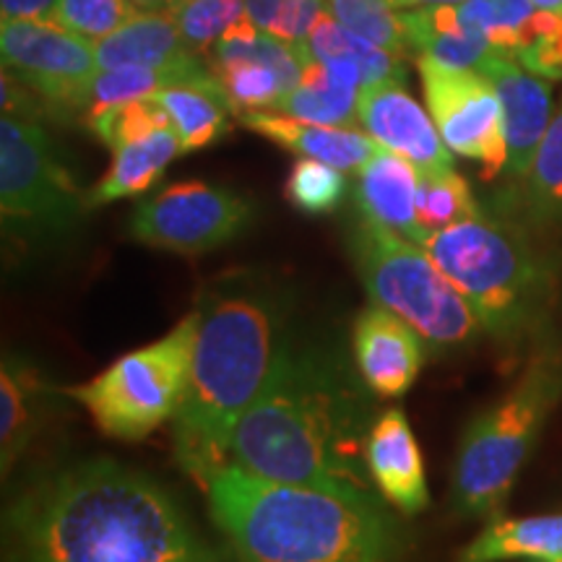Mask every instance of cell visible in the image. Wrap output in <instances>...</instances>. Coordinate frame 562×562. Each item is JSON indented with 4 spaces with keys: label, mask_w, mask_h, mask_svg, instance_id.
I'll list each match as a JSON object with an SVG mask.
<instances>
[{
    "label": "cell",
    "mask_w": 562,
    "mask_h": 562,
    "mask_svg": "<svg viewBox=\"0 0 562 562\" xmlns=\"http://www.w3.org/2000/svg\"><path fill=\"white\" fill-rule=\"evenodd\" d=\"M467 0H391V5L396 11H406V9H422V5H461Z\"/></svg>",
    "instance_id": "cell-40"
},
{
    "label": "cell",
    "mask_w": 562,
    "mask_h": 562,
    "mask_svg": "<svg viewBox=\"0 0 562 562\" xmlns=\"http://www.w3.org/2000/svg\"><path fill=\"white\" fill-rule=\"evenodd\" d=\"M368 467L381 497L393 508L414 516L430 505L419 442L402 409H385L372 422Z\"/></svg>",
    "instance_id": "cell-17"
},
{
    "label": "cell",
    "mask_w": 562,
    "mask_h": 562,
    "mask_svg": "<svg viewBox=\"0 0 562 562\" xmlns=\"http://www.w3.org/2000/svg\"><path fill=\"white\" fill-rule=\"evenodd\" d=\"M154 100L170 115L172 128L180 136L182 154L201 151L227 136L229 102L220 89L167 87L154 91Z\"/></svg>",
    "instance_id": "cell-26"
},
{
    "label": "cell",
    "mask_w": 562,
    "mask_h": 562,
    "mask_svg": "<svg viewBox=\"0 0 562 562\" xmlns=\"http://www.w3.org/2000/svg\"><path fill=\"white\" fill-rule=\"evenodd\" d=\"M140 13L131 0H58L53 24L79 34L89 42H100Z\"/></svg>",
    "instance_id": "cell-35"
},
{
    "label": "cell",
    "mask_w": 562,
    "mask_h": 562,
    "mask_svg": "<svg viewBox=\"0 0 562 562\" xmlns=\"http://www.w3.org/2000/svg\"><path fill=\"white\" fill-rule=\"evenodd\" d=\"M562 402V351L542 349L501 402L474 417L453 463V505L463 516H501L550 414Z\"/></svg>",
    "instance_id": "cell-6"
},
{
    "label": "cell",
    "mask_w": 562,
    "mask_h": 562,
    "mask_svg": "<svg viewBox=\"0 0 562 562\" xmlns=\"http://www.w3.org/2000/svg\"><path fill=\"white\" fill-rule=\"evenodd\" d=\"M531 74L542 76L547 81L562 79V16L558 13L539 11L537 24L526 40V45L513 55Z\"/></svg>",
    "instance_id": "cell-36"
},
{
    "label": "cell",
    "mask_w": 562,
    "mask_h": 562,
    "mask_svg": "<svg viewBox=\"0 0 562 562\" xmlns=\"http://www.w3.org/2000/svg\"><path fill=\"white\" fill-rule=\"evenodd\" d=\"M240 123L281 149L297 157L321 159L344 172H360L381 146L368 131H357L355 125L311 123L284 115V112H243Z\"/></svg>",
    "instance_id": "cell-18"
},
{
    "label": "cell",
    "mask_w": 562,
    "mask_h": 562,
    "mask_svg": "<svg viewBox=\"0 0 562 562\" xmlns=\"http://www.w3.org/2000/svg\"><path fill=\"white\" fill-rule=\"evenodd\" d=\"M175 3H178V0H131V5H136L138 11H167L172 9Z\"/></svg>",
    "instance_id": "cell-41"
},
{
    "label": "cell",
    "mask_w": 562,
    "mask_h": 562,
    "mask_svg": "<svg viewBox=\"0 0 562 562\" xmlns=\"http://www.w3.org/2000/svg\"><path fill=\"white\" fill-rule=\"evenodd\" d=\"M37 385L40 383L32 370L21 368L16 360L5 357L3 372H0V459H3V474L9 472L30 442Z\"/></svg>",
    "instance_id": "cell-27"
},
{
    "label": "cell",
    "mask_w": 562,
    "mask_h": 562,
    "mask_svg": "<svg viewBox=\"0 0 562 562\" xmlns=\"http://www.w3.org/2000/svg\"><path fill=\"white\" fill-rule=\"evenodd\" d=\"M404 42L417 58H432L453 68L480 70L492 55L501 53L492 42L467 24L459 5H422L398 11Z\"/></svg>",
    "instance_id": "cell-21"
},
{
    "label": "cell",
    "mask_w": 562,
    "mask_h": 562,
    "mask_svg": "<svg viewBox=\"0 0 562 562\" xmlns=\"http://www.w3.org/2000/svg\"><path fill=\"white\" fill-rule=\"evenodd\" d=\"M302 50V76L300 83L281 100L277 112L300 117V121L323 125H357V102H360L362 76L349 63L318 60L307 53L305 42Z\"/></svg>",
    "instance_id": "cell-20"
},
{
    "label": "cell",
    "mask_w": 562,
    "mask_h": 562,
    "mask_svg": "<svg viewBox=\"0 0 562 562\" xmlns=\"http://www.w3.org/2000/svg\"><path fill=\"white\" fill-rule=\"evenodd\" d=\"M180 154L182 144L172 125L121 146L112 151L108 172L87 193V209H100L151 191L170 167V161L178 159Z\"/></svg>",
    "instance_id": "cell-23"
},
{
    "label": "cell",
    "mask_w": 562,
    "mask_h": 562,
    "mask_svg": "<svg viewBox=\"0 0 562 562\" xmlns=\"http://www.w3.org/2000/svg\"><path fill=\"white\" fill-rule=\"evenodd\" d=\"M286 341L269 294L220 292L199 307L191 383L172 427L178 463L199 484L229 463L237 425L263 393Z\"/></svg>",
    "instance_id": "cell-4"
},
{
    "label": "cell",
    "mask_w": 562,
    "mask_h": 562,
    "mask_svg": "<svg viewBox=\"0 0 562 562\" xmlns=\"http://www.w3.org/2000/svg\"><path fill=\"white\" fill-rule=\"evenodd\" d=\"M326 11L339 21L344 30L375 42L378 47L406 58L409 47L404 42L402 16L391 0H326Z\"/></svg>",
    "instance_id": "cell-33"
},
{
    "label": "cell",
    "mask_w": 562,
    "mask_h": 562,
    "mask_svg": "<svg viewBox=\"0 0 562 562\" xmlns=\"http://www.w3.org/2000/svg\"><path fill=\"white\" fill-rule=\"evenodd\" d=\"M357 117L378 144L402 154L419 172L456 170L453 151L442 140L432 115H427L404 83H378L362 89Z\"/></svg>",
    "instance_id": "cell-14"
},
{
    "label": "cell",
    "mask_w": 562,
    "mask_h": 562,
    "mask_svg": "<svg viewBox=\"0 0 562 562\" xmlns=\"http://www.w3.org/2000/svg\"><path fill=\"white\" fill-rule=\"evenodd\" d=\"M526 209L533 222L562 220V100L526 175Z\"/></svg>",
    "instance_id": "cell-29"
},
{
    "label": "cell",
    "mask_w": 562,
    "mask_h": 562,
    "mask_svg": "<svg viewBox=\"0 0 562 562\" xmlns=\"http://www.w3.org/2000/svg\"><path fill=\"white\" fill-rule=\"evenodd\" d=\"M533 5H537L539 11H547V13H558L562 16V0H531Z\"/></svg>",
    "instance_id": "cell-42"
},
{
    "label": "cell",
    "mask_w": 562,
    "mask_h": 562,
    "mask_svg": "<svg viewBox=\"0 0 562 562\" xmlns=\"http://www.w3.org/2000/svg\"><path fill=\"white\" fill-rule=\"evenodd\" d=\"M425 339L409 323L383 307L360 313L351 334V351L360 381L378 396L398 398L417 381L425 362Z\"/></svg>",
    "instance_id": "cell-16"
},
{
    "label": "cell",
    "mask_w": 562,
    "mask_h": 562,
    "mask_svg": "<svg viewBox=\"0 0 562 562\" xmlns=\"http://www.w3.org/2000/svg\"><path fill=\"white\" fill-rule=\"evenodd\" d=\"M5 562H222L151 476L89 461L21 495Z\"/></svg>",
    "instance_id": "cell-1"
},
{
    "label": "cell",
    "mask_w": 562,
    "mask_h": 562,
    "mask_svg": "<svg viewBox=\"0 0 562 562\" xmlns=\"http://www.w3.org/2000/svg\"><path fill=\"white\" fill-rule=\"evenodd\" d=\"M167 11L186 37L188 47L203 60L232 24L248 16L245 0H178Z\"/></svg>",
    "instance_id": "cell-32"
},
{
    "label": "cell",
    "mask_w": 562,
    "mask_h": 562,
    "mask_svg": "<svg viewBox=\"0 0 562 562\" xmlns=\"http://www.w3.org/2000/svg\"><path fill=\"white\" fill-rule=\"evenodd\" d=\"M58 0H0V21H53Z\"/></svg>",
    "instance_id": "cell-38"
},
{
    "label": "cell",
    "mask_w": 562,
    "mask_h": 562,
    "mask_svg": "<svg viewBox=\"0 0 562 562\" xmlns=\"http://www.w3.org/2000/svg\"><path fill=\"white\" fill-rule=\"evenodd\" d=\"M94 60L100 70L123 66H186L203 60L188 47L170 11H140L110 37L94 42Z\"/></svg>",
    "instance_id": "cell-22"
},
{
    "label": "cell",
    "mask_w": 562,
    "mask_h": 562,
    "mask_svg": "<svg viewBox=\"0 0 562 562\" xmlns=\"http://www.w3.org/2000/svg\"><path fill=\"white\" fill-rule=\"evenodd\" d=\"M305 47L318 60H336L355 66L362 76V89L378 87V83L406 81L404 58L389 53L385 47H378L375 42L364 40L360 34L344 30L328 11L315 21L311 37L305 40Z\"/></svg>",
    "instance_id": "cell-25"
},
{
    "label": "cell",
    "mask_w": 562,
    "mask_h": 562,
    "mask_svg": "<svg viewBox=\"0 0 562 562\" xmlns=\"http://www.w3.org/2000/svg\"><path fill=\"white\" fill-rule=\"evenodd\" d=\"M427 110L442 140L459 157L484 167V178H495L508 165L503 104L495 87L480 70L453 68L432 58H417Z\"/></svg>",
    "instance_id": "cell-11"
},
{
    "label": "cell",
    "mask_w": 562,
    "mask_h": 562,
    "mask_svg": "<svg viewBox=\"0 0 562 562\" xmlns=\"http://www.w3.org/2000/svg\"><path fill=\"white\" fill-rule=\"evenodd\" d=\"M214 524L240 562H396L381 501L269 482L227 463L203 484Z\"/></svg>",
    "instance_id": "cell-3"
},
{
    "label": "cell",
    "mask_w": 562,
    "mask_h": 562,
    "mask_svg": "<svg viewBox=\"0 0 562 562\" xmlns=\"http://www.w3.org/2000/svg\"><path fill=\"white\" fill-rule=\"evenodd\" d=\"M87 193L40 121H0V214L5 232L55 235L79 222Z\"/></svg>",
    "instance_id": "cell-9"
},
{
    "label": "cell",
    "mask_w": 562,
    "mask_h": 562,
    "mask_svg": "<svg viewBox=\"0 0 562 562\" xmlns=\"http://www.w3.org/2000/svg\"><path fill=\"white\" fill-rule=\"evenodd\" d=\"M83 123H87V128L112 151L172 125L167 110L161 108L154 97L123 102L117 104V108L100 112V115L87 117Z\"/></svg>",
    "instance_id": "cell-34"
},
{
    "label": "cell",
    "mask_w": 562,
    "mask_h": 562,
    "mask_svg": "<svg viewBox=\"0 0 562 562\" xmlns=\"http://www.w3.org/2000/svg\"><path fill=\"white\" fill-rule=\"evenodd\" d=\"M351 258L372 305L409 323L425 344L451 349L484 331L474 307L419 243L360 216Z\"/></svg>",
    "instance_id": "cell-7"
},
{
    "label": "cell",
    "mask_w": 562,
    "mask_h": 562,
    "mask_svg": "<svg viewBox=\"0 0 562 562\" xmlns=\"http://www.w3.org/2000/svg\"><path fill=\"white\" fill-rule=\"evenodd\" d=\"M248 19L258 30L277 37L281 26V13H284V0H245Z\"/></svg>",
    "instance_id": "cell-39"
},
{
    "label": "cell",
    "mask_w": 562,
    "mask_h": 562,
    "mask_svg": "<svg viewBox=\"0 0 562 562\" xmlns=\"http://www.w3.org/2000/svg\"><path fill=\"white\" fill-rule=\"evenodd\" d=\"M537 562H562V560H537Z\"/></svg>",
    "instance_id": "cell-43"
},
{
    "label": "cell",
    "mask_w": 562,
    "mask_h": 562,
    "mask_svg": "<svg viewBox=\"0 0 562 562\" xmlns=\"http://www.w3.org/2000/svg\"><path fill=\"white\" fill-rule=\"evenodd\" d=\"M0 108L5 117H24V121H42L45 115H50V108L37 91L26 87L19 76L5 68L0 74Z\"/></svg>",
    "instance_id": "cell-37"
},
{
    "label": "cell",
    "mask_w": 562,
    "mask_h": 562,
    "mask_svg": "<svg viewBox=\"0 0 562 562\" xmlns=\"http://www.w3.org/2000/svg\"><path fill=\"white\" fill-rule=\"evenodd\" d=\"M199 334V311L180 321L170 334L121 357L91 381L66 393L91 414L104 435L140 440L186 402Z\"/></svg>",
    "instance_id": "cell-8"
},
{
    "label": "cell",
    "mask_w": 562,
    "mask_h": 562,
    "mask_svg": "<svg viewBox=\"0 0 562 562\" xmlns=\"http://www.w3.org/2000/svg\"><path fill=\"white\" fill-rule=\"evenodd\" d=\"M456 290L474 307L482 328L501 339L531 331L552 300V266L505 222L474 216L422 243Z\"/></svg>",
    "instance_id": "cell-5"
},
{
    "label": "cell",
    "mask_w": 562,
    "mask_h": 562,
    "mask_svg": "<svg viewBox=\"0 0 562 562\" xmlns=\"http://www.w3.org/2000/svg\"><path fill=\"white\" fill-rule=\"evenodd\" d=\"M459 9L472 30L484 34L492 47L508 55L521 50L539 16L531 0H467Z\"/></svg>",
    "instance_id": "cell-30"
},
{
    "label": "cell",
    "mask_w": 562,
    "mask_h": 562,
    "mask_svg": "<svg viewBox=\"0 0 562 562\" xmlns=\"http://www.w3.org/2000/svg\"><path fill=\"white\" fill-rule=\"evenodd\" d=\"M3 68L32 87L63 117L83 110L94 79V42L63 30L53 21H0Z\"/></svg>",
    "instance_id": "cell-12"
},
{
    "label": "cell",
    "mask_w": 562,
    "mask_h": 562,
    "mask_svg": "<svg viewBox=\"0 0 562 562\" xmlns=\"http://www.w3.org/2000/svg\"><path fill=\"white\" fill-rule=\"evenodd\" d=\"M347 172L311 157H297L284 182V199L307 216L334 214L347 199Z\"/></svg>",
    "instance_id": "cell-31"
},
{
    "label": "cell",
    "mask_w": 562,
    "mask_h": 562,
    "mask_svg": "<svg viewBox=\"0 0 562 562\" xmlns=\"http://www.w3.org/2000/svg\"><path fill=\"white\" fill-rule=\"evenodd\" d=\"M370 398L339 360L286 341L229 448V463L269 482L383 501L368 467Z\"/></svg>",
    "instance_id": "cell-2"
},
{
    "label": "cell",
    "mask_w": 562,
    "mask_h": 562,
    "mask_svg": "<svg viewBox=\"0 0 562 562\" xmlns=\"http://www.w3.org/2000/svg\"><path fill=\"white\" fill-rule=\"evenodd\" d=\"M482 211L476 206L472 188L456 170L419 172L417 188V222L422 243L435 232H442L453 224L474 220ZM419 243V245H422Z\"/></svg>",
    "instance_id": "cell-28"
},
{
    "label": "cell",
    "mask_w": 562,
    "mask_h": 562,
    "mask_svg": "<svg viewBox=\"0 0 562 562\" xmlns=\"http://www.w3.org/2000/svg\"><path fill=\"white\" fill-rule=\"evenodd\" d=\"M562 560V513L526 518H495L459 562Z\"/></svg>",
    "instance_id": "cell-24"
},
{
    "label": "cell",
    "mask_w": 562,
    "mask_h": 562,
    "mask_svg": "<svg viewBox=\"0 0 562 562\" xmlns=\"http://www.w3.org/2000/svg\"><path fill=\"white\" fill-rule=\"evenodd\" d=\"M250 220L252 206L245 195L203 180H186L140 201L128 235L149 248L201 256L237 240Z\"/></svg>",
    "instance_id": "cell-10"
},
{
    "label": "cell",
    "mask_w": 562,
    "mask_h": 562,
    "mask_svg": "<svg viewBox=\"0 0 562 562\" xmlns=\"http://www.w3.org/2000/svg\"><path fill=\"white\" fill-rule=\"evenodd\" d=\"M206 63L235 115L273 110L302 76L300 45L261 32L248 16L224 32Z\"/></svg>",
    "instance_id": "cell-13"
},
{
    "label": "cell",
    "mask_w": 562,
    "mask_h": 562,
    "mask_svg": "<svg viewBox=\"0 0 562 562\" xmlns=\"http://www.w3.org/2000/svg\"><path fill=\"white\" fill-rule=\"evenodd\" d=\"M480 74L492 81L503 104L505 144H508L505 170L513 178L524 180L554 115L550 81L531 74L508 53L492 55L480 68Z\"/></svg>",
    "instance_id": "cell-15"
},
{
    "label": "cell",
    "mask_w": 562,
    "mask_h": 562,
    "mask_svg": "<svg viewBox=\"0 0 562 562\" xmlns=\"http://www.w3.org/2000/svg\"><path fill=\"white\" fill-rule=\"evenodd\" d=\"M419 170L402 154L378 146L368 165L357 172L355 199L360 216L422 243L417 222Z\"/></svg>",
    "instance_id": "cell-19"
}]
</instances>
